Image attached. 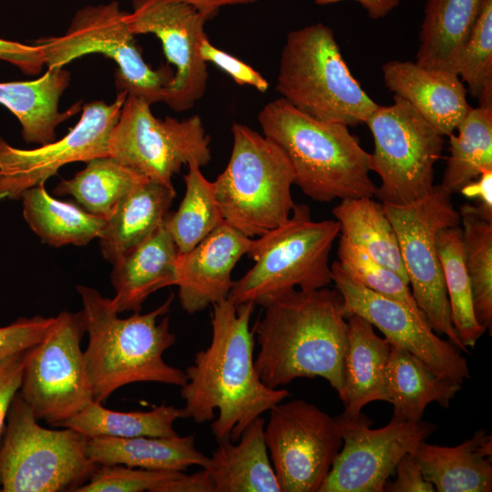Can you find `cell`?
I'll return each instance as SVG.
<instances>
[{
    "label": "cell",
    "instance_id": "d4e9b609",
    "mask_svg": "<svg viewBox=\"0 0 492 492\" xmlns=\"http://www.w3.org/2000/svg\"><path fill=\"white\" fill-rule=\"evenodd\" d=\"M265 421L259 416L237 442L219 443L207 468L216 492H282L264 437Z\"/></svg>",
    "mask_w": 492,
    "mask_h": 492
},
{
    "label": "cell",
    "instance_id": "9a60e30c",
    "mask_svg": "<svg viewBox=\"0 0 492 492\" xmlns=\"http://www.w3.org/2000/svg\"><path fill=\"white\" fill-rule=\"evenodd\" d=\"M335 420L343 445L319 492H383L402 456L437 428L422 419L393 416L386 425L373 429L362 413Z\"/></svg>",
    "mask_w": 492,
    "mask_h": 492
},
{
    "label": "cell",
    "instance_id": "b9f144b4",
    "mask_svg": "<svg viewBox=\"0 0 492 492\" xmlns=\"http://www.w3.org/2000/svg\"><path fill=\"white\" fill-rule=\"evenodd\" d=\"M200 53L206 63L217 66L238 85H248L262 93L269 88V82L261 74L241 59L216 47L208 38L201 43Z\"/></svg>",
    "mask_w": 492,
    "mask_h": 492
},
{
    "label": "cell",
    "instance_id": "277c9868",
    "mask_svg": "<svg viewBox=\"0 0 492 492\" xmlns=\"http://www.w3.org/2000/svg\"><path fill=\"white\" fill-rule=\"evenodd\" d=\"M263 136L287 156L294 184L313 200L372 197L370 154L348 126L316 119L282 97L266 104L258 115Z\"/></svg>",
    "mask_w": 492,
    "mask_h": 492
},
{
    "label": "cell",
    "instance_id": "7a4b0ae2",
    "mask_svg": "<svg viewBox=\"0 0 492 492\" xmlns=\"http://www.w3.org/2000/svg\"><path fill=\"white\" fill-rule=\"evenodd\" d=\"M251 329L261 382L280 388L297 378L322 377L342 395L348 323L340 292L292 290L263 306Z\"/></svg>",
    "mask_w": 492,
    "mask_h": 492
},
{
    "label": "cell",
    "instance_id": "681fc988",
    "mask_svg": "<svg viewBox=\"0 0 492 492\" xmlns=\"http://www.w3.org/2000/svg\"><path fill=\"white\" fill-rule=\"evenodd\" d=\"M185 3L199 12L205 15L209 19L215 16L218 11L227 5H250L257 0H177Z\"/></svg>",
    "mask_w": 492,
    "mask_h": 492
},
{
    "label": "cell",
    "instance_id": "7bdbcfd3",
    "mask_svg": "<svg viewBox=\"0 0 492 492\" xmlns=\"http://www.w3.org/2000/svg\"><path fill=\"white\" fill-rule=\"evenodd\" d=\"M26 351L0 352V440L9 407L21 388Z\"/></svg>",
    "mask_w": 492,
    "mask_h": 492
},
{
    "label": "cell",
    "instance_id": "7402d4cb",
    "mask_svg": "<svg viewBox=\"0 0 492 492\" xmlns=\"http://www.w3.org/2000/svg\"><path fill=\"white\" fill-rule=\"evenodd\" d=\"M410 454L436 491L492 490V436L485 429L455 446L424 441Z\"/></svg>",
    "mask_w": 492,
    "mask_h": 492
},
{
    "label": "cell",
    "instance_id": "f546056e",
    "mask_svg": "<svg viewBox=\"0 0 492 492\" xmlns=\"http://www.w3.org/2000/svg\"><path fill=\"white\" fill-rule=\"evenodd\" d=\"M23 215L30 229L51 246H83L99 239L107 219L91 214L76 204L53 198L45 183L26 190Z\"/></svg>",
    "mask_w": 492,
    "mask_h": 492
},
{
    "label": "cell",
    "instance_id": "9c48e42d",
    "mask_svg": "<svg viewBox=\"0 0 492 492\" xmlns=\"http://www.w3.org/2000/svg\"><path fill=\"white\" fill-rule=\"evenodd\" d=\"M135 36L129 13L122 10L117 1H111L80 8L64 35L40 38L35 45L41 48L47 68L63 67L89 54H103L118 66V91L144 98L150 104L163 101L174 74L169 67L158 70L149 67Z\"/></svg>",
    "mask_w": 492,
    "mask_h": 492
},
{
    "label": "cell",
    "instance_id": "2e32d148",
    "mask_svg": "<svg viewBox=\"0 0 492 492\" xmlns=\"http://www.w3.org/2000/svg\"><path fill=\"white\" fill-rule=\"evenodd\" d=\"M127 95L118 91L111 104H86L67 135L39 148H15L0 137V201L21 199L26 190L45 183L68 163L109 156L111 135Z\"/></svg>",
    "mask_w": 492,
    "mask_h": 492
},
{
    "label": "cell",
    "instance_id": "ee69618b",
    "mask_svg": "<svg viewBox=\"0 0 492 492\" xmlns=\"http://www.w3.org/2000/svg\"><path fill=\"white\" fill-rule=\"evenodd\" d=\"M393 482H386L384 491L387 492H434L433 484L423 475L418 464L410 453L405 454L397 463Z\"/></svg>",
    "mask_w": 492,
    "mask_h": 492
},
{
    "label": "cell",
    "instance_id": "8992f818",
    "mask_svg": "<svg viewBox=\"0 0 492 492\" xmlns=\"http://www.w3.org/2000/svg\"><path fill=\"white\" fill-rule=\"evenodd\" d=\"M276 90L306 115L348 127L364 123L379 106L354 77L333 31L323 23L287 35Z\"/></svg>",
    "mask_w": 492,
    "mask_h": 492
},
{
    "label": "cell",
    "instance_id": "30bf717a",
    "mask_svg": "<svg viewBox=\"0 0 492 492\" xmlns=\"http://www.w3.org/2000/svg\"><path fill=\"white\" fill-rule=\"evenodd\" d=\"M451 197L438 184L427 195L410 203H383V207L395 231L408 283L419 309L436 333L446 335L466 352L451 321L436 243L440 230L460 224V213Z\"/></svg>",
    "mask_w": 492,
    "mask_h": 492
},
{
    "label": "cell",
    "instance_id": "f35d334b",
    "mask_svg": "<svg viewBox=\"0 0 492 492\" xmlns=\"http://www.w3.org/2000/svg\"><path fill=\"white\" fill-rule=\"evenodd\" d=\"M337 253L338 262L352 279L380 295L405 304L426 321L409 284L398 273L374 261L364 250L342 236Z\"/></svg>",
    "mask_w": 492,
    "mask_h": 492
},
{
    "label": "cell",
    "instance_id": "74e56055",
    "mask_svg": "<svg viewBox=\"0 0 492 492\" xmlns=\"http://www.w3.org/2000/svg\"><path fill=\"white\" fill-rule=\"evenodd\" d=\"M455 73L478 106L492 108V0H487L456 64Z\"/></svg>",
    "mask_w": 492,
    "mask_h": 492
},
{
    "label": "cell",
    "instance_id": "d6986e66",
    "mask_svg": "<svg viewBox=\"0 0 492 492\" xmlns=\"http://www.w3.org/2000/svg\"><path fill=\"white\" fill-rule=\"evenodd\" d=\"M252 239L222 222L192 250L179 253V299L188 313H196L228 298L231 272L247 254Z\"/></svg>",
    "mask_w": 492,
    "mask_h": 492
},
{
    "label": "cell",
    "instance_id": "44dd1931",
    "mask_svg": "<svg viewBox=\"0 0 492 492\" xmlns=\"http://www.w3.org/2000/svg\"><path fill=\"white\" fill-rule=\"evenodd\" d=\"M178 248L163 223L148 240L113 265L112 299L118 313H138L144 301L161 288L175 285Z\"/></svg>",
    "mask_w": 492,
    "mask_h": 492
},
{
    "label": "cell",
    "instance_id": "8fae6325",
    "mask_svg": "<svg viewBox=\"0 0 492 492\" xmlns=\"http://www.w3.org/2000/svg\"><path fill=\"white\" fill-rule=\"evenodd\" d=\"M364 123L374 138L370 169L381 179L374 191L380 202L406 204L431 192L443 136L396 96L393 104L378 106Z\"/></svg>",
    "mask_w": 492,
    "mask_h": 492
},
{
    "label": "cell",
    "instance_id": "bcb514c9",
    "mask_svg": "<svg viewBox=\"0 0 492 492\" xmlns=\"http://www.w3.org/2000/svg\"><path fill=\"white\" fill-rule=\"evenodd\" d=\"M158 492H216L210 471L202 469L190 475L183 472L179 477L162 485Z\"/></svg>",
    "mask_w": 492,
    "mask_h": 492
},
{
    "label": "cell",
    "instance_id": "4dcf8cb0",
    "mask_svg": "<svg viewBox=\"0 0 492 492\" xmlns=\"http://www.w3.org/2000/svg\"><path fill=\"white\" fill-rule=\"evenodd\" d=\"M332 212L340 224L342 237L408 283L397 237L382 202L372 197L345 199Z\"/></svg>",
    "mask_w": 492,
    "mask_h": 492
},
{
    "label": "cell",
    "instance_id": "ac0fdd59",
    "mask_svg": "<svg viewBox=\"0 0 492 492\" xmlns=\"http://www.w3.org/2000/svg\"><path fill=\"white\" fill-rule=\"evenodd\" d=\"M333 282L343 301L345 317L354 313L377 328L392 344L413 354L436 372L460 384L470 377L461 350L442 339L422 317L405 304L380 295L354 279L338 261L331 265Z\"/></svg>",
    "mask_w": 492,
    "mask_h": 492
},
{
    "label": "cell",
    "instance_id": "484cf974",
    "mask_svg": "<svg viewBox=\"0 0 492 492\" xmlns=\"http://www.w3.org/2000/svg\"><path fill=\"white\" fill-rule=\"evenodd\" d=\"M69 81L67 70L54 67L35 80L0 82V104L19 120L25 141L40 146L53 142L56 127L76 113L77 108L58 109Z\"/></svg>",
    "mask_w": 492,
    "mask_h": 492
},
{
    "label": "cell",
    "instance_id": "7dc6e473",
    "mask_svg": "<svg viewBox=\"0 0 492 492\" xmlns=\"http://www.w3.org/2000/svg\"><path fill=\"white\" fill-rule=\"evenodd\" d=\"M459 192L468 199L477 200L479 205L477 206L488 217H492V169L482 172Z\"/></svg>",
    "mask_w": 492,
    "mask_h": 492
},
{
    "label": "cell",
    "instance_id": "5bb4252c",
    "mask_svg": "<svg viewBox=\"0 0 492 492\" xmlns=\"http://www.w3.org/2000/svg\"><path fill=\"white\" fill-rule=\"evenodd\" d=\"M264 437L282 492H319L343 440L335 418L302 399L270 410Z\"/></svg>",
    "mask_w": 492,
    "mask_h": 492
},
{
    "label": "cell",
    "instance_id": "8d00e7d4",
    "mask_svg": "<svg viewBox=\"0 0 492 492\" xmlns=\"http://www.w3.org/2000/svg\"><path fill=\"white\" fill-rule=\"evenodd\" d=\"M464 261L469 276L477 323L492 327V217L477 206L464 204L460 210Z\"/></svg>",
    "mask_w": 492,
    "mask_h": 492
},
{
    "label": "cell",
    "instance_id": "ffe728a7",
    "mask_svg": "<svg viewBox=\"0 0 492 492\" xmlns=\"http://www.w3.org/2000/svg\"><path fill=\"white\" fill-rule=\"evenodd\" d=\"M385 87L406 101L442 136L456 129L471 109L459 77L416 62L391 60L382 68Z\"/></svg>",
    "mask_w": 492,
    "mask_h": 492
},
{
    "label": "cell",
    "instance_id": "83f0119b",
    "mask_svg": "<svg viewBox=\"0 0 492 492\" xmlns=\"http://www.w3.org/2000/svg\"><path fill=\"white\" fill-rule=\"evenodd\" d=\"M385 383L393 416L408 421L421 420L431 403L446 408L462 384L394 344L386 364Z\"/></svg>",
    "mask_w": 492,
    "mask_h": 492
},
{
    "label": "cell",
    "instance_id": "60d3db41",
    "mask_svg": "<svg viewBox=\"0 0 492 492\" xmlns=\"http://www.w3.org/2000/svg\"><path fill=\"white\" fill-rule=\"evenodd\" d=\"M55 317L36 315L21 317L12 323L0 327V352L25 351L40 343L46 336Z\"/></svg>",
    "mask_w": 492,
    "mask_h": 492
},
{
    "label": "cell",
    "instance_id": "4316f807",
    "mask_svg": "<svg viewBox=\"0 0 492 492\" xmlns=\"http://www.w3.org/2000/svg\"><path fill=\"white\" fill-rule=\"evenodd\" d=\"M86 452L97 465L120 464L151 470L184 471L190 466L207 467L210 457L195 445L193 436L87 438Z\"/></svg>",
    "mask_w": 492,
    "mask_h": 492
},
{
    "label": "cell",
    "instance_id": "f6af8a7d",
    "mask_svg": "<svg viewBox=\"0 0 492 492\" xmlns=\"http://www.w3.org/2000/svg\"><path fill=\"white\" fill-rule=\"evenodd\" d=\"M0 60L8 62L27 75H37L45 66L41 48L0 38Z\"/></svg>",
    "mask_w": 492,
    "mask_h": 492
},
{
    "label": "cell",
    "instance_id": "603a6c76",
    "mask_svg": "<svg viewBox=\"0 0 492 492\" xmlns=\"http://www.w3.org/2000/svg\"><path fill=\"white\" fill-rule=\"evenodd\" d=\"M346 319L344 383L340 399L344 405L342 415L355 416L371 402L389 403L385 369L392 344L377 335L374 327L362 316L352 313Z\"/></svg>",
    "mask_w": 492,
    "mask_h": 492
},
{
    "label": "cell",
    "instance_id": "3957f363",
    "mask_svg": "<svg viewBox=\"0 0 492 492\" xmlns=\"http://www.w3.org/2000/svg\"><path fill=\"white\" fill-rule=\"evenodd\" d=\"M77 291L88 336L85 368L95 401L102 403L118 388L133 383L179 387L186 383L185 372L163 359L165 351L176 342L168 315L173 293L151 312L120 318L112 299L85 285H77Z\"/></svg>",
    "mask_w": 492,
    "mask_h": 492
},
{
    "label": "cell",
    "instance_id": "f1b7e54d",
    "mask_svg": "<svg viewBox=\"0 0 492 492\" xmlns=\"http://www.w3.org/2000/svg\"><path fill=\"white\" fill-rule=\"evenodd\" d=\"M486 1L428 0L415 62L426 68L455 73L460 52Z\"/></svg>",
    "mask_w": 492,
    "mask_h": 492
},
{
    "label": "cell",
    "instance_id": "836d02e7",
    "mask_svg": "<svg viewBox=\"0 0 492 492\" xmlns=\"http://www.w3.org/2000/svg\"><path fill=\"white\" fill-rule=\"evenodd\" d=\"M449 137V156L440 185L451 194L492 169V108H471Z\"/></svg>",
    "mask_w": 492,
    "mask_h": 492
},
{
    "label": "cell",
    "instance_id": "c3c4849f",
    "mask_svg": "<svg viewBox=\"0 0 492 492\" xmlns=\"http://www.w3.org/2000/svg\"><path fill=\"white\" fill-rule=\"evenodd\" d=\"M345 0H314L316 5H325ZM361 5L370 18L377 20L388 15L401 0H354Z\"/></svg>",
    "mask_w": 492,
    "mask_h": 492
},
{
    "label": "cell",
    "instance_id": "e0dca14e",
    "mask_svg": "<svg viewBox=\"0 0 492 492\" xmlns=\"http://www.w3.org/2000/svg\"><path fill=\"white\" fill-rule=\"evenodd\" d=\"M129 20L135 35H155L169 63L175 66L163 101L176 111L192 108L207 88V64L200 47L208 38L205 23L209 18L177 0H132Z\"/></svg>",
    "mask_w": 492,
    "mask_h": 492
},
{
    "label": "cell",
    "instance_id": "d590c367",
    "mask_svg": "<svg viewBox=\"0 0 492 492\" xmlns=\"http://www.w3.org/2000/svg\"><path fill=\"white\" fill-rule=\"evenodd\" d=\"M188 167L183 177L186 186L183 200L177 211L168 214L164 221L179 253L192 250L224 222L213 182L203 176L195 162Z\"/></svg>",
    "mask_w": 492,
    "mask_h": 492
},
{
    "label": "cell",
    "instance_id": "ba28073f",
    "mask_svg": "<svg viewBox=\"0 0 492 492\" xmlns=\"http://www.w3.org/2000/svg\"><path fill=\"white\" fill-rule=\"evenodd\" d=\"M37 421L18 392L0 440V491H75L97 467L87 455V437Z\"/></svg>",
    "mask_w": 492,
    "mask_h": 492
},
{
    "label": "cell",
    "instance_id": "7c38bea8",
    "mask_svg": "<svg viewBox=\"0 0 492 492\" xmlns=\"http://www.w3.org/2000/svg\"><path fill=\"white\" fill-rule=\"evenodd\" d=\"M144 98L127 95L109 142V156L149 179L172 185L184 165L211 159L210 137L201 118L159 119Z\"/></svg>",
    "mask_w": 492,
    "mask_h": 492
},
{
    "label": "cell",
    "instance_id": "4fadbf2b",
    "mask_svg": "<svg viewBox=\"0 0 492 492\" xmlns=\"http://www.w3.org/2000/svg\"><path fill=\"white\" fill-rule=\"evenodd\" d=\"M81 312H61L43 340L26 352L19 394L37 420L59 426L94 400L81 341Z\"/></svg>",
    "mask_w": 492,
    "mask_h": 492
},
{
    "label": "cell",
    "instance_id": "5b68a950",
    "mask_svg": "<svg viewBox=\"0 0 492 492\" xmlns=\"http://www.w3.org/2000/svg\"><path fill=\"white\" fill-rule=\"evenodd\" d=\"M339 233L337 220H313L307 205L295 204L286 221L251 241L247 254L255 264L233 282L229 300L263 307L296 288L327 287L333 282L329 255Z\"/></svg>",
    "mask_w": 492,
    "mask_h": 492
},
{
    "label": "cell",
    "instance_id": "52a82bcc",
    "mask_svg": "<svg viewBox=\"0 0 492 492\" xmlns=\"http://www.w3.org/2000/svg\"><path fill=\"white\" fill-rule=\"evenodd\" d=\"M230 160L213 181L224 221L250 238L291 216L294 172L285 153L266 137L233 123Z\"/></svg>",
    "mask_w": 492,
    "mask_h": 492
},
{
    "label": "cell",
    "instance_id": "d6a6232c",
    "mask_svg": "<svg viewBox=\"0 0 492 492\" xmlns=\"http://www.w3.org/2000/svg\"><path fill=\"white\" fill-rule=\"evenodd\" d=\"M72 179L60 181L56 195L72 196L87 212L108 219L119 201L147 179L110 156L88 160Z\"/></svg>",
    "mask_w": 492,
    "mask_h": 492
},
{
    "label": "cell",
    "instance_id": "e575fe53",
    "mask_svg": "<svg viewBox=\"0 0 492 492\" xmlns=\"http://www.w3.org/2000/svg\"><path fill=\"white\" fill-rule=\"evenodd\" d=\"M436 243L454 329L466 349L474 347L486 330L475 315L471 283L464 261L461 227L440 230Z\"/></svg>",
    "mask_w": 492,
    "mask_h": 492
},
{
    "label": "cell",
    "instance_id": "ab89813d",
    "mask_svg": "<svg viewBox=\"0 0 492 492\" xmlns=\"http://www.w3.org/2000/svg\"><path fill=\"white\" fill-rule=\"evenodd\" d=\"M182 471L151 470L128 466L97 465L88 480L75 492H158Z\"/></svg>",
    "mask_w": 492,
    "mask_h": 492
},
{
    "label": "cell",
    "instance_id": "6da1fadb",
    "mask_svg": "<svg viewBox=\"0 0 492 492\" xmlns=\"http://www.w3.org/2000/svg\"><path fill=\"white\" fill-rule=\"evenodd\" d=\"M255 304L236 306L229 298L214 303L210 345L196 353L180 387L186 417L203 424L215 417L211 432L218 443L237 442L244 429L264 412L290 396L260 379L253 358L250 321Z\"/></svg>",
    "mask_w": 492,
    "mask_h": 492
},
{
    "label": "cell",
    "instance_id": "1f68e13d",
    "mask_svg": "<svg viewBox=\"0 0 492 492\" xmlns=\"http://www.w3.org/2000/svg\"><path fill=\"white\" fill-rule=\"evenodd\" d=\"M184 417L183 408L164 404L149 411L118 412L92 401L60 427L71 428L87 438L172 436L177 435L175 421Z\"/></svg>",
    "mask_w": 492,
    "mask_h": 492
},
{
    "label": "cell",
    "instance_id": "cb8c5ba5",
    "mask_svg": "<svg viewBox=\"0 0 492 492\" xmlns=\"http://www.w3.org/2000/svg\"><path fill=\"white\" fill-rule=\"evenodd\" d=\"M175 197L173 186L149 179L136 186L107 219L99 237L103 257L114 264L148 240L164 223Z\"/></svg>",
    "mask_w": 492,
    "mask_h": 492
}]
</instances>
